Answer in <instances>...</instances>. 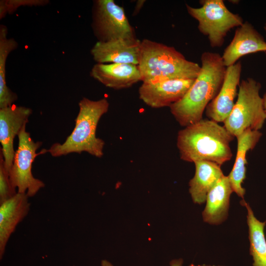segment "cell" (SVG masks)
<instances>
[{
    "label": "cell",
    "instance_id": "obj_1",
    "mask_svg": "<svg viewBox=\"0 0 266 266\" xmlns=\"http://www.w3.org/2000/svg\"><path fill=\"white\" fill-rule=\"evenodd\" d=\"M200 60V70L191 88L169 106L171 114L183 127L202 119L204 109L219 93L225 76L227 67L219 53L204 52Z\"/></svg>",
    "mask_w": 266,
    "mask_h": 266
},
{
    "label": "cell",
    "instance_id": "obj_2",
    "mask_svg": "<svg viewBox=\"0 0 266 266\" xmlns=\"http://www.w3.org/2000/svg\"><path fill=\"white\" fill-rule=\"evenodd\" d=\"M233 138L224 126L201 119L178 132L177 147L183 161H206L221 166L233 156L230 144Z\"/></svg>",
    "mask_w": 266,
    "mask_h": 266
},
{
    "label": "cell",
    "instance_id": "obj_3",
    "mask_svg": "<svg viewBox=\"0 0 266 266\" xmlns=\"http://www.w3.org/2000/svg\"><path fill=\"white\" fill-rule=\"evenodd\" d=\"M78 105L75 127L70 134L64 143H54L45 153L54 157L83 152L98 158L103 156L105 142L96 136V130L100 119L108 110L109 103L105 98L93 100L84 97Z\"/></svg>",
    "mask_w": 266,
    "mask_h": 266
},
{
    "label": "cell",
    "instance_id": "obj_4",
    "mask_svg": "<svg viewBox=\"0 0 266 266\" xmlns=\"http://www.w3.org/2000/svg\"><path fill=\"white\" fill-rule=\"evenodd\" d=\"M138 66L142 82L195 79L201 68L173 47L147 39L141 41Z\"/></svg>",
    "mask_w": 266,
    "mask_h": 266
},
{
    "label": "cell",
    "instance_id": "obj_5",
    "mask_svg": "<svg viewBox=\"0 0 266 266\" xmlns=\"http://www.w3.org/2000/svg\"><path fill=\"white\" fill-rule=\"evenodd\" d=\"M261 84L248 77L239 85L237 99L229 116L223 122L224 127L237 136L247 129L258 130L266 119L263 98L260 96Z\"/></svg>",
    "mask_w": 266,
    "mask_h": 266
},
{
    "label": "cell",
    "instance_id": "obj_6",
    "mask_svg": "<svg viewBox=\"0 0 266 266\" xmlns=\"http://www.w3.org/2000/svg\"><path fill=\"white\" fill-rule=\"evenodd\" d=\"M200 7L186 4L190 15L198 21V29L209 40L212 47H219L224 43L228 33L244 23L238 14L230 11L223 0H202Z\"/></svg>",
    "mask_w": 266,
    "mask_h": 266
},
{
    "label": "cell",
    "instance_id": "obj_7",
    "mask_svg": "<svg viewBox=\"0 0 266 266\" xmlns=\"http://www.w3.org/2000/svg\"><path fill=\"white\" fill-rule=\"evenodd\" d=\"M26 128V125L18 135V146L9 175L11 186L15 190L17 188V193L32 197L45 186L44 183L34 177L32 172V164L38 155L36 152L42 142L34 141Z\"/></svg>",
    "mask_w": 266,
    "mask_h": 266
},
{
    "label": "cell",
    "instance_id": "obj_8",
    "mask_svg": "<svg viewBox=\"0 0 266 266\" xmlns=\"http://www.w3.org/2000/svg\"><path fill=\"white\" fill-rule=\"evenodd\" d=\"M91 26L98 41L136 38L123 7L113 0H96L92 7Z\"/></svg>",
    "mask_w": 266,
    "mask_h": 266
},
{
    "label": "cell",
    "instance_id": "obj_9",
    "mask_svg": "<svg viewBox=\"0 0 266 266\" xmlns=\"http://www.w3.org/2000/svg\"><path fill=\"white\" fill-rule=\"evenodd\" d=\"M195 80L173 79L143 82L138 90L139 97L146 105L152 108L169 107L184 96Z\"/></svg>",
    "mask_w": 266,
    "mask_h": 266
},
{
    "label": "cell",
    "instance_id": "obj_10",
    "mask_svg": "<svg viewBox=\"0 0 266 266\" xmlns=\"http://www.w3.org/2000/svg\"><path fill=\"white\" fill-rule=\"evenodd\" d=\"M31 108L13 104L0 108V142L1 152L7 170L9 172L15 151L13 142L23 128L29 122L32 113Z\"/></svg>",
    "mask_w": 266,
    "mask_h": 266
},
{
    "label": "cell",
    "instance_id": "obj_11",
    "mask_svg": "<svg viewBox=\"0 0 266 266\" xmlns=\"http://www.w3.org/2000/svg\"><path fill=\"white\" fill-rule=\"evenodd\" d=\"M242 65L240 61L227 67L220 90L206 108L207 116L217 123L224 122L231 114L237 96Z\"/></svg>",
    "mask_w": 266,
    "mask_h": 266
},
{
    "label": "cell",
    "instance_id": "obj_12",
    "mask_svg": "<svg viewBox=\"0 0 266 266\" xmlns=\"http://www.w3.org/2000/svg\"><path fill=\"white\" fill-rule=\"evenodd\" d=\"M141 41L138 39L118 38L97 41L90 53L98 64H129L138 65Z\"/></svg>",
    "mask_w": 266,
    "mask_h": 266
},
{
    "label": "cell",
    "instance_id": "obj_13",
    "mask_svg": "<svg viewBox=\"0 0 266 266\" xmlns=\"http://www.w3.org/2000/svg\"><path fill=\"white\" fill-rule=\"evenodd\" d=\"M262 51L266 52V41L251 24L246 21L236 29L222 58L227 67L244 56Z\"/></svg>",
    "mask_w": 266,
    "mask_h": 266
},
{
    "label": "cell",
    "instance_id": "obj_14",
    "mask_svg": "<svg viewBox=\"0 0 266 266\" xmlns=\"http://www.w3.org/2000/svg\"><path fill=\"white\" fill-rule=\"evenodd\" d=\"M92 77L105 86L115 90L128 88L141 81L138 65L129 64H98L90 71Z\"/></svg>",
    "mask_w": 266,
    "mask_h": 266
},
{
    "label": "cell",
    "instance_id": "obj_15",
    "mask_svg": "<svg viewBox=\"0 0 266 266\" xmlns=\"http://www.w3.org/2000/svg\"><path fill=\"white\" fill-rule=\"evenodd\" d=\"M29 198L26 194L17 193L9 199L0 203V259L10 235L30 210Z\"/></svg>",
    "mask_w": 266,
    "mask_h": 266
},
{
    "label": "cell",
    "instance_id": "obj_16",
    "mask_svg": "<svg viewBox=\"0 0 266 266\" xmlns=\"http://www.w3.org/2000/svg\"><path fill=\"white\" fill-rule=\"evenodd\" d=\"M262 135L259 131L249 129L236 137L237 140L236 156L233 168L228 177L233 192L243 199L245 190L241 184L246 177V154L255 147Z\"/></svg>",
    "mask_w": 266,
    "mask_h": 266
},
{
    "label": "cell",
    "instance_id": "obj_17",
    "mask_svg": "<svg viewBox=\"0 0 266 266\" xmlns=\"http://www.w3.org/2000/svg\"><path fill=\"white\" fill-rule=\"evenodd\" d=\"M233 192L228 176L224 175L207 194L206 206L202 212L204 222L218 225L227 219L230 198Z\"/></svg>",
    "mask_w": 266,
    "mask_h": 266
},
{
    "label": "cell",
    "instance_id": "obj_18",
    "mask_svg": "<svg viewBox=\"0 0 266 266\" xmlns=\"http://www.w3.org/2000/svg\"><path fill=\"white\" fill-rule=\"evenodd\" d=\"M195 174L189 182V192L194 203L201 204L206 201L207 194L224 175L220 166L206 161L194 163Z\"/></svg>",
    "mask_w": 266,
    "mask_h": 266
},
{
    "label": "cell",
    "instance_id": "obj_19",
    "mask_svg": "<svg viewBox=\"0 0 266 266\" xmlns=\"http://www.w3.org/2000/svg\"><path fill=\"white\" fill-rule=\"evenodd\" d=\"M8 30L4 25L0 26V108L13 104L17 95L8 87L6 81V63L10 53L17 49L18 42L7 37Z\"/></svg>",
    "mask_w": 266,
    "mask_h": 266
},
{
    "label": "cell",
    "instance_id": "obj_20",
    "mask_svg": "<svg viewBox=\"0 0 266 266\" xmlns=\"http://www.w3.org/2000/svg\"><path fill=\"white\" fill-rule=\"evenodd\" d=\"M240 203L247 210V224L249 228V238L250 243V253L253 257V266H266V239L264 229L266 221L262 222L254 216L249 205L243 200Z\"/></svg>",
    "mask_w": 266,
    "mask_h": 266
},
{
    "label": "cell",
    "instance_id": "obj_21",
    "mask_svg": "<svg viewBox=\"0 0 266 266\" xmlns=\"http://www.w3.org/2000/svg\"><path fill=\"white\" fill-rule=\"evenodd\" d=\"M49 3L48 0H1L0 1V19L11 14L22 6H42Z\"/></svg>",
    "mask_w": 266,
    "mask_h": 266
},
{
    "label": "cell",
    "instance_id": "obj_22",
    "mask_svg": "<svg viewBox=\"0 0 266 266\" xmlns=\"http://www.w3.org/2000/svg\"><path fill=\"white\" fill-rule=\"evenodd\" d=\"M17 193L11 186L9 172L4 165L2 154L0 152V203L14 196Z\"/></svg>",
    "mask_w": 266,
    "mask_h": 266
},
{
    "label": "cell",
    "instance_id": "obj_23",
    "mask_svg": "<svg viewBox=\"0 0 266 266\" xmlns=\"http://www.w3.org/2000/svg\"><path fill=\"white\" fill-rule=\"evenodd\" d=\"M183 260L181 259L172 260L170 263V266H182ZM101 266H113L107 260H102L101 264Z\"/></svg>",
    "mask_w": 266,
    "mask_h": 266
},
{
    "label": "cell",
    "instance_id": "obj_24",
    "mask_svg": "<svg viewBox=\"0 0 266 266\" xmlns=\"http://www.w3.org/2000/svg\"><path fill=\"white\" fill-rule=\"evenodd\" d=\"M145 1V0H139L137 1L134 11L133 12V15H136L139 13L142 7L143 6Z\"/></svg>",
    "mask_w": 266,
    "mask_h": 266
},
{
    "label": "cell",
    "instance_id": "obj_25",
    "mask_svg": "<svg viewBox=\"0 0 266 266\" xmlns=\"http://www.w3.org/2000/svg\"><path fill=\"white\" fill-rule=\"evenodd\" d=\"M263 98L264 108L266 113V93L264 94Z\"/></svg>",
    "mask_w": 266,
    "mask_h": 266
},
{
    "label": "cell",
    "instance_id": "obj_26",
    "mask_svg": "<svg viewBox=\"0 0 266 266\" xmlns=\"http://www.w3.org/2000/svg\"><path fill=\"white\" fill-rule=\"evenodd\" d=\"M264 29H265V30L266 31V23L265 24V26H264Z\"/></svg>",
    "mask_w": 266,
    "mask_h": 266
}]
</instances>
